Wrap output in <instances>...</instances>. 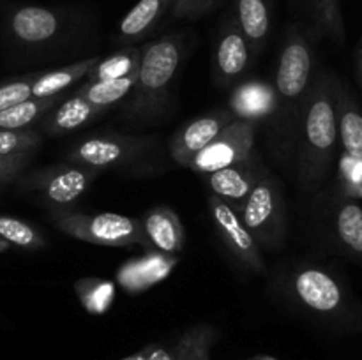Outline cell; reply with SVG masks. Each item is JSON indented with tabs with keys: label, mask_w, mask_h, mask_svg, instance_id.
<instances>
[{
	"label": "cell",
	"mask_w": 362,
	"mask_h": 360,
	"mask_svg": "<svg viewBox=\"0 0 362 360\" xmlns=\"http://www.w3.org/2000/svg\"><path fill=\"white\" fill-rule=\"evenodd\" d=\"M318 34L327 35L338 44H345V23L339 0H308Z\"/></svg>",
	"instance_id": "obj_27"
},
{
	"label": "cell",
	"mask_w": 362,
	"mask_h": 360,
	"mask_svg": "<svg viewBox=\"0 0 362 360\" xmlns=\"http://www.w3.org/2000/svg\"><path fill=\"white\" fill-rule=\"evenodd\" d=\"M251 360H276V359L271 355H258V356H253Z\"/></svg>",
	"instance_id": "obj_36"
},
{
	"label": "cell",
	"mask_w": 362,
	"mask_h": 360,
	"mask_svg": "<svg viewBox=\"0 0 362 360\" xmlns=\"http://www.w3.org/2000/svg\"><path fill=\"white\" fill-rule=\"evenodd\" d=\"M332 233L339 249L362 260V207L354 198H341L332 212Z\"/></svg>",
	"instance_id": "obj_22"
},
{
	"label": "cell",
	"mask_w": 362,
	"mask_h": 360,
	"mask_svg": "<svg viewBox=\"0 0 362 360\" xmlns=\"http://www.w3.org/2000/svg\"><path fill=\"white\" fill-rule=\"evenodd\" d=\"M105 108L92 104L87 99L73 94L71 97L64 99L60 104H55L39 122L41 133L48 136H60V134L71 133L80 127L87 126L92 120L99 119L105 113Z\"/></svg>",
	"instance_id": "obj_20"
},
{
	"label": "cell",
	"mask_w": 362,
	"mask_h": 360,
	"mask_svg": "<svg viewBox=\"0 0 362 360\" xmlns=\"http://www.w3.org/2000/svg\"><path fill=\"white\" fill-rule=\"evenodd\" d=\"M182 35L168 34L141 46L140 67L124 115L136 124L154 122L165 115L172 85L182 60Z\"/></svg>",
	"instance_id": "obj_3"
},
{
	"label": "cell",
	"mask_w": 362,
	"mask_h": 360,
	"mask_svg": "<svg viewBox=\"0 0 362 360\" xmlns=\"http://www.w3.org/2000/svg\"><path fill=\"white\" fill-rule=\"evenodd\" d=\"M34 154H18L0 157V187L14 182L30 164Z\"/></svg>",
	"instance_id": "obj_32"
},
{
	"label": "cell",
	"mask_w": 362,
	"mask_h": 360,
	"mask_svg": "<svg viewBox=\"0 0 362 360\" xmlns=\"http://www.w3.org/2000/svg\"><path fill=\"white\" fill-rule=\"evenodd\" d=\"M9 247H11V244H7L6 240L0 239V253H6V251H9Z\"/></svg>",
	"instance_id": "obj_35"
},
{
	"label": "cell",
	"mask_w": 362,
	"mask_h": 360,
	"mask_svg": "<svg viewBox=\"0 0 362 360\" xmlns=\"http://www.w3.org/2000/svg\"><path fill=\"white\" fill-rule=\"evenodd\" d=\"M315 66L317 52L313 34L299 23L290 25L283 37L274 78L278 109L271 119V143L278 157L290 159L292 150H296L300 112L315 80Z\"/></svg>",
	"instance_id": "obj_1"
},
{
	"label": "cell",
	"mask_w": 362,
	"mask_h": 360,
	"mask_svg": "<svg viewBox=\"0 0 362 360\" xmlns=\"http://www.w3.org/2000/svg\"><path fill=\"white\" fill-rule=\"evenodd\" d=\"M233 16L253 56L264 52L272 28V0H232Z\"/></svg>",
	"instance_id": "obj_21"
},
{
	"label": "cell",
	"mask_w": 362,
	"mask_h": 360,
	"mask_svg": "<svg viewBox=\"0 0 362 360\" xmlns=\"http://www.w3.org/2000/svg\"><path fill=\"white\" fill-rule=\"evenodd\" d=\"M356 74H357V81L362 87V39L356 49Z\"/></svg>",
	"instance_id": "obj_34"
},
{
	"label": "cell",
	"mask_w": 362,
	"mask_h": 360,
	"mask_svg": "<svg viewBox=\"0 0 362 360\" xmlns=\"http://www.w3.org/2000/svg\"><path fill=\"white\" fill-rule=\"evenodd\" d=\"M0 239L11 246L27 251H37L46 246L45 236L37 228H34L30 222L11 215H0Z\"/></svg>",
	"instance_id": "obj_28"
},
{
	"label": "cell",
	"mask_w": 362,
	"mask_h": 360,
	"mask_svg": "<svg viewBox=\"0 0 362 360\" xmlns=\"http://www.w3.org/2000/svg\"><path fill=\"white\" fill-rule=\"evenodd\" d=\"M225 0H175L170 16L173 20L194 21L214 13Z\"/></svg>",
	"instance_id": "obj_31"
},
{
	"label": "cell",
	"mask_w": 362,
	"mask_h": 360,
	"mask_svg": "<svg viewBox=\"0 0 362 360\" xmlns=\"http://www.w3.org/2000/svg\"><path fill=\"white\" fill-rule=\"evenodd\" d=\"M138 71L129 74V76L119 78V80H101V81H85L74 94L80 97L87 99L92 104L99 106V108L108 109L115 102L122 101L133 90L134 83H136Z\"/></svg>",
	"instance_id": "obj_25"
},
{
	"label": "cell",
	"mask_w": 362,
	"mask_h": 360,
	"mask_svg": "<svg viewBox=\"0 0 362 360\" xmlns=\"http://www.w3.org/2000/svg\"><path fill=\"white\" fill-rule=\"evenodd\" d=\"M175 0H138L120 20L115 44L134 46L158 28L172 11Z\"/></svg>",
	"instance_id": "obj_18"
},
{
	"label": "cell",
	"mask_w": 362,
	"mask_h": 360,
	"mask_svg": "<svg viewBox=\"0 0 362 360\" xmlns=\"http://www.w3.org/2000/svg\"><path fill=\"white\" fill-rule=\"evenodd\" d=\"M62 101V95H52V97H28L11 108L0 112V131H18L32 129L41 122L42 116L49 112L55 104Z\"/></svg>",
	"instance_id": "obj_24"
},
{
	"label": "cell",
	"mask_w": 362,
	"mask_h": 360,
	"mask_svg": "<svg viewBox=\"0 0 362 360\" xmlns=\"http://www.w3.org/2000/svg\"><path fill=\"white\" fill-rule=\"evenodd\" d=\"M286 293L308 313L325 320H339L350 309V299L341 279L318 265H300L286 277Z\"/></svg>",
	"instance_id": "obj_6"
},
{
	"label": "cell",
	"mask_w": 362,
	"mask_h": 360,
	"mask_svg": "<svg viewBox=\"0 0 362 360\" xmlns=\"http://www.w3.org/2000/svg\"><path fill=\"white\" fill-rule=\"evenodd\" d=\"M235 120L230 109H216L189 120L170 140V155L180 168H187L198 152L204 150L228 124Z\"/></svg>",
	"instance_id": "obj_14"
},
{
	"label": "cell",
	"mask_w": 362,
	"mask_h": 360,
	"mask_svg": "<svg viewBox=\"0 0 362 360\" xmlns=\"http://www.w3.org/2000/svg\"><path fill=\"white\" fill-rule=\"evenodd\" d=\"M154 348H156V344H148V346H145V348H141L140 352L133 353V355H127V356H124V359H119V360H148L151 359L152 352H154Z\"/></svg>",
	"instance_id": "obj_33"
},
{
	"label": "cell",
	"mask_w": 362,
	"mask_h": 360,
	"mask_svg": "<svg viewBox=\"0 0 362 360\" xmlns=\"http://www.w3.org/2000/svg\"><path fill=\"white\" fill-rule=\"evenodd\" d=\"M152 140L127 134H95L74 145L66 159L74 164L103 172V169L124 166L151 150Z\"/></svg>",
	"instance_id": "obj_9"
},
{
	"label": "cell",
	"mask_w": 362,
	"mask_h": 360,
	"mask_svg": "<svg viewBox=\"0 0 362 360\" xmlns=\"http://www.w3.org/2000/svg\"><path fill=\"white\" fill-rule=\"evenodd\" d=\"M297 4H304V2H308V0H296Z\"/></svg>",
	"instance_id": "obj_37"
},
{
	"label": "cell",
	"mask_w": 362,
	"mask_h": 360,
	"mask_svg": "<svg viewBox=\"0 0 362 360\" xmlns=\"http://www.w3.org/2000/svg\"><path fill=\"white\" fill-rule=\"evenodd\" d=\"M336 120V78L331 73L315 74L300 112L296 147L297 179L308 193L320 189L327 180L338 154Z\"/></svg>",
	"instance_id": "obj_2"
},
{
	"label": "cell",
	"mask_w": 362,
	"mask_h": 360,
	"mask_svg": "<svg viewBox=\"0 0 362 360\" xmlns=\"http://www.w3.org/2000/svg\"><path fill=\"white\" fill-rule=\"evenodd\" d=\"M42 134L39 129L0 131V157L18 154H34L41 147Z\"/></svg>",
	"instance_id": "obj_29"
},
{
	"label": "cell",
	"mask_w": 362,
	"mask_h": 360,
	"mask_svg": "<svg viewBox=\"0 0 362 360\" xmlns=\"http://www.w3.org/2000/svg\"><path fill=\"white\" fill-rule=\"evenodd\" d=\"M207 203L212 221H214L216 229L219 233V239L225 244L233 260L239 261L246 270L260 275L265 274L267 267H265L264 254H262L260 247L251 236L250 229L246 228L240 215L214 194H209Z\"/></svg>",
	"instance_id": "obj_11"
},
{
	"label": "cell",
	"mask_w": 362,
	"mask_h": 360,
	"mask_svg": "<svg viewBox=\"0 0 362 360\" xmlns=\"http://www.w3.org/2000/svg\"><path fill=\"white\" fill-rule=\"evenodd\" d=\"M257 129L258 124L235 119L204 150L194 155L187 168L200 175H209L233 162L243 161L255 150Z\"/></svg>",
	"instance_id": "obj_10"
},
{
	"label": "cell",
	"mask_w": 362,
	"mask_h": 360,
	"mask_svg": "<svg viewBox=\"0 0 362 360\" xmlns=\"http://www.w3.org/2000/svg\"><path fill=\"white\" fill-rule=\"evenodd\" d=\"M34 76L35 73H30L25 74V76L11 78V80L0 83V112L32 97V81H34Z\"/></svg>",
	"instance_id": "obj_30"
},
{
	"label": "cell",
	"mask_w": 362,
	"mask_h": 360,
	"mask_svg": "<svg viewBox=\"0 0 362 360\" xmlns=\"http://www.w3.org/2000/svg\"><path fill=\"white\" fill-rule=\"evenodd\" d=\"M98 60V56H88V59L59 67V69L48 71V73H35L34 81H32V97L42 99L62 95L66 88L85 78V74Z\"/></svg>",
	"instance_id": "obj_23"
},
{
	"label": "cell",
	"mask_w": 362,
	"mask_h": 360,
	"mask_svg": "<svg viewBox=\"0 0 362 360\" xmlns=\"http://www.w3.org/2000/svg\"><path fill=\"white\" fill-rule=\"evenodd\" d=\"M101 172L74 164L59 162L21 173L16 179V186L25 193H37L41 200L52 208H73V205L85 194Z\"/></svg>",
	"instance_id": "obj_7"
},
{
	"label": "cell",
	"mask_w": 362,
	"mask_h": 360,
	"mask_svg": "<svg viewBox=\"0 0 362 360\" xmlns=\"http://www.w3.org/2000/svg\"><path fill=\"white\" fill-rule=\"evenodd\" d=\"M148 249L161 251L163 254H179L184 249L186 232L184 224L173 208L158 205L141 217Z\"/></svg>",
	"instance_id": "obj_19"
},
{
	"label": "cell",
	"mask_w": 362,
	"mask_h": 360,
	"mask_svg": "<svg viewBox=\"0 0 362 360\" xmlns=\"http://www.w3.org/2000/svg\"><path fill=\"white\" fill-rule=\"evenodd\" d=\"M336 120L343 186L349 198L362 196V108L339 80H336Z\"/></svg>",
	"instance_id": "obj_8"
},
{
	"label": "cell",
	"mask_w": 362,
	"mask_h": 360,
	"mask_svg": "<svg viewBox=\"0 0 362 360\" xmlns=\"http://www.w3.org/2000/svg\"><path fill=\"white\" fill-rule=\"evenodd\" d=\"M141 48L138 46H124L122 49L113 55L106 56L105 60H98L85 74V81H101V80H119V78L129 76L136 73L140 67Z\"/></svg>",
	"instance_id": "obj_26"
},
{
	"label": "cell",
	"mask_w": 362,
	"mask_h": 360,
	"mask_svg": "<svg viewBox=\"0 0 362 360\" xmlns=\"http://www.w3.org/2000/svg\"><path fill=\"white\" fill-rule=\"evenodd\" d=\"M64 14L41 6H23L11 11L7 28L18 44L42 46L52 42L62 32Z\"/></svg>",
	"instance_id": "obj_15"
},
{
	"label": "cell",
	"mask_w": 362,
	"mask_h": 360,
	"mask_svg": "<svg viewBox=\"0 0 362 360\" xmlns=\"http://www.w3.org/2000/svg\"><path fill=\"white\" fill-rule=\"evenodd\" d=\"M219 330L211 323H197L180 332L175 339L156 344L148 360H212V348Z\"/></svg>",
	"instance_id": "obj_17"
},
{
	"label": "cell",
	"mask_w": 362,
	"mask_h": 360,
	"mask_svg": "<svg viewBox=\"0 0 362 360\" xmlns=\"http://www.w3.org/2000/svg\"><path fill=\"white\" fill-rule=\"evenodd\" d=\"M260 251L276 253L286 240V201L281 182L269 172L257 184L239 212Z\"/></svg>",
	"instance_id": "obj_5"
},
{
	"label": "cell",
	"mask_w": 362,
	"mask_h": 360,
	"mask_svg": "<svg viewBox=\"0 0 362 360\" xmlns=\"http://www.w3.org/2000/svg\"><path fill=\"white\" fill-rule=\"evenodd\" d=\"M230 112L239 120L262 124L271 120L278 109V92L274 83L264 80H240L232 87Z\"/></svg>",
	"instance_id": "obj_16"
},
{
	"label": "cell",
	"mask_w": 362,
	"mask_h": 360,
	"mask_svg": "<svg viewBox=\"0 0 362 360\" xmlns=\"http://www.w3.org/2000/svg\"><path fill=\"white\" fill-rule=\"evenodd\" d=\"M250 42L244 37L233 13L221 21L214 44V80L219 87H233L250 69Z\"/></svg>",
	"instance_id": "obj_12"
},
{
	"label": "cell",
	"mask_w": 362,
	"mask_h": 360,
	"mask_svg": "<svg viewBox=\"0 0 362 360\" xmlns=\"http://www.w3.org/2000/svg\"><path fill=\"white\" fill-rule=\"evenodd\" d=\"M267 173L269 169L262 161L260 154L253 150L243 161L209 173V175H205V179H207L211 193L221 198L225 203H228L239 214L251 191L257 187V184Z\"/></svg>",
	"instance_id": "obj_13"
},
{
	"label": "cell",
	"mask_w": 362,
	"mask_h": 360,
	"mask_svg": "<svg viewBox=\"0 0 362 360\" xmlns=\"http://www.w3.org/2000/svg\"><path fill=\"white\" fill-rule=\"evenodd\" d=\"M49 221L59 232L81 242L108 247L144 246L147 247L141 219L129 215L101 212L85 214L76 208H52Z\"/></svg>",
	"instance_id": "obj_4"
},
{
	"label": "cell",
	"mask_w": 362,
	"mask_h": 360,
	"mask_svg": "<svg viewBox=\"0 0 362 360\" xmlns=\"http://www.w3.org/2000/svg\"><path fill=\"white\" fill-rule=\"evenodd\" d=\"M246 360H251V359H246Z\"/></svg>",
	"instance_id": "obj_38"
}]
</instances>
